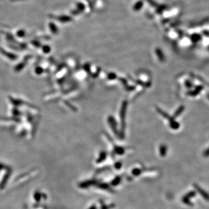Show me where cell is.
<instances>
[{"instance_id": "1", "label": "cell", "mask_w": 209, "mask_h": 209, "mask_svg": "<svg viewBox=\"0 0 209 209\" xmlns=\"http://www.w3.org/2000/svg\"><path fill=\"white\" fill-rule=\"evenodd\" d=\"M208 98H209V95H208Z\"/></svg>"}]
</instances>
